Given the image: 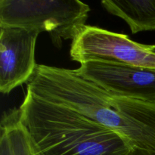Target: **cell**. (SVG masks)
Returning a JSON list of instances; mask_svg holds the SVG:
<instances>
[{"label":"cell","instance_id":"obj_4","mask_svg":"<svg viewBox=\"0 0 155 155\" xmlns=\"http://www.w3.org/2000/svg\"><path fill=\"white\" fill-rule=\"evenodd\" d=\"M70 55L81 64L101 61L155 69V54L149 45L129 39L128 36L85 25L72 40Z\"/></svg>","mask_w":155,"mask_h":155},{"label":"cell","instance_id":"obj_5","mask_svg":"<svg viewBox=\"0 0 155 155\" xmlns=\"http://www.w3.org/2000/svg\"><path fill=\"white\" fill-rule=\"evenodd\" d=\"M76 72L108 92L132 99L155 103V69L101 61L80 64Z\"/></svg>","mask_w":155,"mask_h":155},{"label":"cell","instance_id":"obj_7","mask_svg":"<svg viewBox=\"0 0 155 155\" xmlns=\"http://www.w3.org/2000/svg\"><path fill=\"white\" fill-rule=\"evenodd\" d=\"M101 5L109 13L124 20L133 33L155 30V0H103Z\"/></svg>","mask_w":155,"mask_h":155},{"label":"cell","instance_id":"obj_9","mask_svg":"<svg viewBox=\"0 0 155 155\" xmlns=\"http://www.w3.org/2000/svg\"><path fill=\"white\" fill-rule=\"evenodd\" d=\"M129 155H155V152L135 148L132 149Z\"/></svg>","mask_w":155,"mask_h":155},{"label":"cell","instance_id":"obj_10","mask_svg":"<svg viewBox=\"0 0 155 155\" xmlns=\"http://www.w3.org/2000/svg\"><path fill=\"white\" fill-rule=\"evenodd\" d=\"M149 48L150 50H151V51H152L153 53H154L155 54V45H149Z\"/></svg>","mask_w":155,"mask_h":155},{"label":"cell","instance_id":"obj_2","mask_svg":"<svg viewBox=\"0 0 155 155\" xmlns=\"http://www.w3.org/2000/svg\"><path fill=\"white\" fill-rule=\"evenodd\" d=\"M19 109L36 155H129L133 149L113 130L29 91Z\"/></svg>","mask_w":155,"mask_h":155},{"label":"cell","instance_id":"obj_8","mask_svg":"<svg viewBox=\"0 0 155 155\" xmlns=\"http://www.w3.org/2000/svg\"><path fill=\"white\" fill-rule=\"evenodd\" d=\"M0 129V155H36L28 133L21 123L20 109L4 114Z\"/></svg>","mask_w":155,"mask_h":155},{"label":"cell","instance_id":"obj_3","mask_svg":"<svg viewBox=\"0 0 155 155\" xmlns=\"http://www.w3.org/2000/svg\"><path fill=\"white\" fill-rule=\"evenodd\" d=\"M90 7L79 0H0V27L47 32L56 48L86 25Z\"/></svg>","mask_w":155,"mask_h":155},{"label":"cell","instance_id":"obj_1","mask_svg":"<svg viewBox=\"0 0 155 155\" xmlns=\"http://www.w3.org/2000/svg\"><path fill=\"white\" fill-rule=\"evenodd\" d=\"M27 88L122 136L133 148L155 152V103L114 95L75 70L37 64Z\"/></svg>","mask_w":155,"mask_h":155},{"label":"cell","instance_id":"obj_6","mask_svg":"<svg viewBox=\"0 0 155 155\" xmlns=\"http://www.w3.org/2000/svg\"><path fill=\"white\" fill-rule=\"evenodd\" d=\"M39 33L33 30L0 27V92L8 94L30 80L36 64L35 48Z\"/></svg>","mask_w":155,"mask_h":155}]
</instances>
